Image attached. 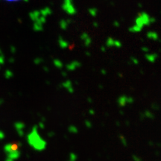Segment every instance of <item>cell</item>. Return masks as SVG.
Returning a JSON list of instances; mask_svg holds the SVG:
<instances>
[{
  "label": "cell",
  "mask_w": 161,
  "mask_h": 161,
  "mask_svg": "<svg viewBox=\"0 0 161 161\" xmlns=\"http://www.w3.org/2000/svg\"><path fill=\"white\" fill-rule=\"evenodd\" d=\"M1 1H3V2H8V3H14V2H19L22 1V0H1Z\"/></svg>",
  "instance_id": "obj_1"
}]
</instances>
